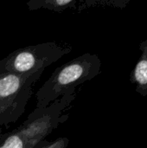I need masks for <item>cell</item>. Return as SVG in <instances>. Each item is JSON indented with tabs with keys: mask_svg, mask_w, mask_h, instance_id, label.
<instances>
[{
	"mask_svg": "<svg viewBox=\"0 0 147 148\" xmlns=\"http://www.w3.org/2000/svg\"><path fill=\"white\" fill-rule=\"evenodd\" d=\"M101 61L97 55L85 53L58 67L36 94V108H45L68 93H75L101 73Z\"/></svg>",
	"mask_w": 147,
	"mask_h": 148,
	"instance_id": "cell-1",
	"label": "cell"
},
{
	"mask_svg": "<svg viewBox=\"0 0 147 148\" xmlns=\"http://www.w3.org/2000/svg\"><path fill=\"white\" fill-rule=\"evenodd\" d=\"M71 51L70 45L55 41L18 49L0 60V73L31 75L44 70Z\"/></svg>",
	"mask_w": 147,
	"mask_h": 148,
	"instance_id": "cell-2",
	"label": "cell"
},
{
	"mask_svg": "<svg viewBox=\"0 0 147 148\" xmlns=\"http://www.w3.org/2000/svg\"><path fill=\"white\" fill-rule=\"evenodd\" d=\"M43 71L31 75L0 73V131L3 127L15 123L24 113L32 95V86Z\"/></svg>",
	"mask_w": 147,
	"mask_h": 148,
	"instance_id": "cell-3",
	"label": "cell"
},
{
	"mask_svg": "<svg viewBox=\"0 0 147 148\" xmlns=\"http://www.w3.org/2000/svg\"><path fill=\"white\" fill-rule=\"evenodd\" d=\"M77 93H68L49 106L35 108L23 123L16 128L24 139L27 148H36L46 140V138L64 122L68 115H63L64 111L71 105Z\"/></svg>",
	"mask_w": 147,
	"mask_h": 148,
	"instance_id": "cell-4",
	"label": "cell"
},
{
	"mask_svg": "<svg viewBox=\"0 0 147 148\" xmlns=\"http://www.w3.org/2000/svg\"><path fill=\"white\" fill-rule=\"evenodd\" d=\"M141 51L133 70L130 75V82L135 86V91L143 97L147 96V35L139 44Z\"/></svg>",
	"mask_w": 147,
	"mask_h": 148,
	"instance_id": "cell-5",
	"label": "cell"
},
{
	"mask_svg": "<svg viewBox=\"0 0 147 148\" xmlns=\"http://www.w3.org/2000/svg\"><path fill=\"white\" fill-rule=\"evenodd\" d=\"M77 0H32L27 3L29 10L47 9L55 12H63L67 10L78 8Z\"/></svg>",
	"mask_w": 147,
	"mask_h": 148,
	"instance_id": "cell-6",
	"label": "cell"
},
{
	"mask_svg": "<svg viewBox=\"0 0 147 148\" xmlns=\"http://www.w3.org/2000/svg\"><path fill=\"white\" fill-rule=\"evenodd\" d=\"M0 148H27V145L23 136L16 129L0 134Z\"/></svg>",
	"mask_w": 147,
	"mask_h": 148,
	"instance_id": "cell-7",
	"label": "cell"
},
{
	"mask_svg": "<svg viewBox=\"0 0 147 148\" xmlns=\"http://www.w3.org/2000/svg\"><path fill=\"white\" fill-rule=\"evenodd\" d=\"M69 143L68 138H58L55 140H45L42 145L36 148H67Z\"/></svg>",
	"mask_w": 147,
	"mask_h": 148,
	"instance_id": "cell-8",
	"label": "cell"
}]
</instances>
